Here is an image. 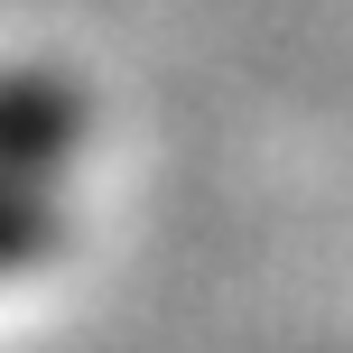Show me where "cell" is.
Masks as SVG:
<instances>
[{"instance_id": "cell-1", "label": "cell", "mask_w": 353, "mask_h": 353, "mask_svg": "<svg viewBox=\"0 0 353 353\" xmlns=\"http://www.w3.org/2000/svg\"><path fill=\"white\" fill-rule=\"evenodd\" d=\"M65 130H74V112L47 84H0V168H47Z\"/></svg>"}, {"instance_id": "cell-2", "label": "cell", "mask_w": 353, "mask_h": 353, "mask_svg": "<svg viewBox=\"0 0 353 353\" xmlns=\"http://www.w3.org/2000/svg\"><path fill=\"white\" fill-rule=\"evenodd\" d=\"M28 251H47V205L28 186H0V270L28 261Z\"/></svg>"}]
</instances>
